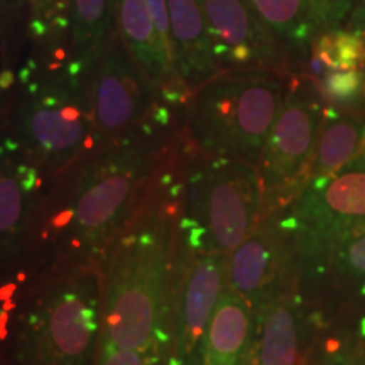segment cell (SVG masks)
I'll return each instance as SVG.
<instances>
[{"mask_svg":"<svg viewBox=\"0 0 365 365\" xmlns=\"http://www.w3.org/2000/svg\"><path fill=\"white\" fill-rule=\"evenodd\" d=\"M213 51L227 70L287 73V51L247 0H200ZM223 70V68H222Z\"/></svg>","mask_w":365,"mask_h":365,"instance_id":"obj_9","label":"cell"},{"mask_svg":"<svg viewBox=\"0 0 365 365\" xmlns=\"http://www.w3.org/2000/svg\"><path fill=\"white\" fill-rule=\"evenodd\" d=\"M272 34L289 53L309 54L322 34L307 0H247Z\"/></svg>","mask_w":365,"mask_h":365,"instance_id":"obj_18","label":"cell"},{"mask_svg":"<svg viewBox=\"0 0 365 365\" xmlns=\"http://www.w3.org/2000/svg\"><path fill=\"white\" fill-rule=\"evenodd\" d=\"M357 112H360L365 117V90H364V97H362V100H360V103L357 107Z\"/></svg>","mask_w":365,"mask_h":365,"instance_id":"obj_29","label":"cell"},{"mask_svg":"<svg viewBox=\"0 0 365 365\" xmlns=\"http://www.w3.org/2000/svg\"><path fill=\"white\" fill-rule=\"evenodd\" d=\"M158 208L124 228L100 262V341L125 350L173 349L175 232Z\"/></svg>","mask_w":365,"mask_h":365,"instance_id":"obj_1","label":"cell"},{"mask_svg":"<svg viewBox=\"0 0 365 365\" xmlns=\"http://www.w3.org/2000/svg\"><path fill=\"white\" fill-rule=\"evenodd\" d=\"M314 85L327 107L336 108V110H357L360 100L364 97L365 71L328 70L318 80H314Z\"/></svg>","mask_w":365,"mask_h":365,"instance_id":"obj_21","label":"cell"},{"mask_svg":"<svg viewBox=\"0 0 365 365\" xmlns=\"http://www.w3.org/2000/svg\"><path fill=\"white\" fill-rule=\"evenodd\" d=\"M364 150L365 117L362 113L357 110H336L325 105V118L309 168L308 182L327 180Z\"/></svg>","mask_w":365,"mask_h":365,"instance_id":"obj_16","label":"cell"},{"mask_svg":"<svg viewBox=\"0 0 365 365\" xmlns=\"http://www.w3.org/2000/svg\"><path fill=\"white\" fill-rule=\"evenodd\" d=\"M27 132L36 153L53 168L66 166L88 140L80 108L51 93L29 113Z\"/></svg>","mask_w":365,"mask_h":365,"instance_id":"obj_13","label":"cell"},{"mask_svg":"<svg viewBox=\"0 0 365 365\" xmlns=\"http://www.w3.org/2000/svg\"><path fill=\"white\" fill-rule=\"evenodd\" d=\"M264 220L257 164L227 158L210 161L190 181L186 244L196 252L230 255Z\"/></svg>","mask_w":365,"mask_h":365,"instance_id":"obj_5","label":"cell"},{"mask_svg":"<svg viewBox=\"0 0 365 365\" xmlns=\"http://www.w3.org/2000/svg\"><path fill=\"white\" fill-rule=\"evenodd\" d=\"M12 83V73L4 71L0 73V88H7Z\"/></svg>","mask_w":365,"mask_h":365,"instance_id":"obj_28","label":"cell"},{"mask_svg":"<svg viewBox=\"0 0 365 365\" xmlns=\"http://www.w3.org/2000/svg\"><path fill=\"white\" fill-rule=\"evenodd\" d=\"M344 29L357 33L365 39V0H355L354 9L345 22Z\"/></svg>","mask_w":365,"mask_h":365,"instance_id":"obj_27","label":"cell"},{"mask_svg":"<svg viewBox=\"0 0 365 365\" xmlns=\"http://www.w3.org/2000/svg\"><path fill=\"white\" fill-rule=\"evenodd\" d=\"M252 304L235 291H223L195 365H244L249 350Z\"/></svg>","mask_w":365,"mask_h":365,"instance_id":"obj_14","label":"cell"},{"mask_svg":"<svg viewBox=\"0 0 365 365\" xmlns=\"http://www.w3.org/2000/svg\"><path fill=\"white\" fill-rule=\"evenodd\" d=\"M277 223L308 250L331 249L365 225V150L327 180L308 182Z\"/></svg>","mask_w":365,"mask_h":365,"instance_id":"obj_7","label":"cell"},{"mask_svg":"<svg viewBox=\"0 0 365 365\" xmlns=\"http://www.w3.org/2000/svg\"><path fill=\"white\" fill-rule=\"evenodd\" d=\"M325 102L307 76H291L284 103L264 145L257 168L264 190V218L293 203L307 188Z\"/></svg>","mask_w":365,"mask_h":365,"instance_id":"obj_6","label":"cell"},{"mask_svg":"<svg viewBox=\"0 0 365 365\" xmlns=\"http://www.w3.org/2000/svg\"><path fill=\"white\" fill-rule=\"evenodd\" d=\"M291 76L276 70H223L195 88L188 127L208 158L259 164Z\"/></svg>","mask_w":365,"mask_h":365,"instance_id":"obj_2","label":"cell"},{"mask_svg":"<svg viewBox=\"0 0 365 365\" xmlns=\"http://www.w3.org/2000/svg\"><path fill=\"white\" fill-rule=\"evenodd\" d=\"M328 365H352V362H349V360H345V359H336V362H331Z\"/></svg>","mask_w":365,"mask_h":365,"instance_id":"obj_30","label":"cell"},{"mask_svg":"<svg viewBox=\"0 0 365 365\" xmlns=\"http://www.w3.org/2000/svg\"><path fill=\"white\" fill-rule=\"evenodd\" d=\"M91 120L97 135L117 140L144 115L148 88H154L137 66L124 41L110 36L91 68Z\"/></svg>","mask_w":365,"mask_h":365,"instance_id":"obj_8","label":"cell"},{"mask_svg":"<svg viewBox=\"0 0 365 365\" xmlns=\"http://www.w3.org/2000/svg\"><path fill=\"white\" fill-rule=\"evenodd\" d=\"M175 70L188 88L223 71L213 51L207 19L200 0H168Z\"/></svg>","mask_w":365,"mask_h":365,"instance_id":"obj_12","label":"cell"},{"mask_svg":"<svg viewBox=\"0 0 365 365\" xmlns=\"http://www.w3.org/2000/svg\"><path fill=\"white\" fill-rule=\"evenodd\" d=\"M284 235L279 223L261 222L255 230L228 255V289L235 291L250 304L264 307L284 267Z\"/></svg>","mask_w":365,"mask_h":365,"instance_id":"obj_11","label":"cell"},{"mask_svg":"<svg viewBox=\"0 0 365 365\" xmlns=\"http://www.w3.org/2000/svg\"><path fill=\"white\" fill-rule=\"evenodd\" d=\"M107 29V0H73V48L78 53L80 65L95 66L110 38Z\"/></svg>","mask_w":365,"mask_h":365,"instance_id":"obj_20","label":"cell"},{"mask_svg":"<svg viewBox=\"0 0 365 365\" xmlns=\"http://www.w3.org/2000/svg\"><path fill=\"white\" fill-rule=\"evenodd\" d=\"M322 33L341 29L352 12L355 0H307Z\"/></svg>","mask_w":365,"mask_h":365,"instance_id":"obj_25","label":"cell"},{"mask_svg":"<svg viewBox=\"0 0 365 365\" xmlns=\"http://www.w3.org/2000/svg\"><path fill=\"white\" fill-rule=\"evenodd\" d=\"M261 312L255 365H299L301 333L296 304L276 298L261 307Z\"/></svg>","mask_w":365,"mask_h":365,"instance_id":"obj_17","label":"cell"},{"mask_svg":"<svg viewBox=\"0 0 365 365\" xmlns=\"http://www.w3.org/2000/svg\"><path fill=\"white\" fill-rule=\"evenodd\" d=\"M100 333L98 269L56 271L26 318L27 365H97Z\"/></svg>","mask_w":365,"mask_h":365,"instance_id":"obj_4","label":"cell"},{"mask_svg":"<svg viewBox=\"0 0 365 365\" xmlns=\"http://www.w3.org/2000/svg\"><path fill=\"white\" fill-rule=\"evenodd\" d=\"M46 2H54V0H46Z\"/></svg>","mask_w":365,"mask_h":365,"instance_id":"obj_31","label":"cell"},{"mask_svg":"<svg viewBox=\"0 0 365 365\" xmlns=\"http://www.w3.org/2000/svg\"><path fill=\"white\" fill-rule=\"evenodd\" d=\"M307 66L308 71L304 76L313 81L328 70L365 71V39L344 27L325 31L312 44Z\"/></svg>","mask_w":365,"mask_h":365,"instance_id":"obj_19","label":"cell"},{"mask_svg":"<svg viewBox=\"0 0 365 365\" xmlns=\"http://www.w3.org/2000/svg\"><path fill=\"white\" fill-rule=\"evenodd\" d=\"M38 186V173L31 166H21L17 178L0 176V234L16 228L22 213V193Z\"/></svg>","mask_w":365,"mask_h":365,"instance_id":"obj_22","label":"cell"},{"mask_svg":"<svg viewBox=\"0 0 365 365\" xmlns=\"http://www.w3.org/2000/svg\"><path fill=\"white\" fill-rule=\"evenodd\" d=\"M122 41L154 88L170 83L175 61L159 39L145 0H118Z\"/></svg>","mask_w":365,"mask_h":365,"instance_id":"obj_15","label":"cell"},{"mask_svg":"<svg viewBox=\"0 0 365 365\" xmlns=\"http://www.w3.org/2000/svg\"><path fill=\"white\" fill-rule=\"evenodd\" d=\"M191 252L193 255L181 274L175 294L171 365H195L228 279V255Z\"/></svg>","mask_w":365,"mask_h":365,"instance_id":"obj_10","label":"cell"},{"mask_svg":"<svg viewBox=\"0 0 365 365\" xmlns=\"http://www.w3.org/2000/svg\"><path fill=\"white\" fill-rule=\"evenodd\" d=\"M173 349L125 350L100 341L97 365H171Z\"/></svg>","mask_w":365,"mask_h":365,"instance_id":"obj_23","label":"cell"},{"mask_svg":"<svg viewBox=\"0 0 365 365\" xmlns=\"http://www.w3.org/2000/svg\"><path fill=\"white\" fill-rule=\"evenodd\" d=\"M149 176V158L139 145H120L81 176L68 207L53 220L63 247V267H97L127 225Z\"/></svg>","mask_w":365,"mask_h":365,"instance_id":"obj_3","label":"cell"},{"mask_svg":"<svg viewBox=\"0 0 365 365\" xmlns=\"http://www.w3.org/2000/svg\"><path fill=\"white\" fill-rule=\"evenodd\" d=\"M336 267L350 277L365 276V225L355 228L331 245Z\"/></svg>","mask_w":365,"mask_h":365,"instance_id":"obj_24","label":"cell"},{"mask_svg":"<svg viewBox=\"0 0 365 365\" xmlns=\"http://www.w3.org/2000/svg\"><path fill=\"white\" fill-rule=\"evenodd\" d=\"M149 14L153 17L154 27H156L159 39L166 49L168 54L173 58V43H171V26H170V9H168V0H145ZM175 61V59H173Z\"/></svg>","mask_w":365,"mask_h":365,"instance_id":"obj_26","label":"cell"}]
</instances>
